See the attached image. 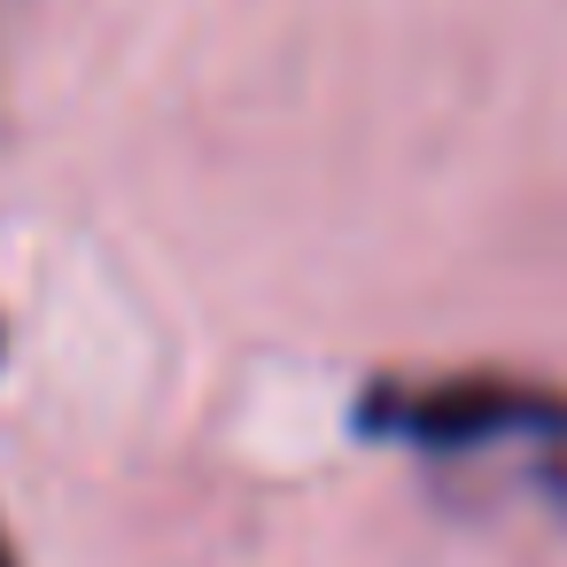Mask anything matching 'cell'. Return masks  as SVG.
I'll return each instance as SVG.
<instances>
[{
  "instance_id": "2",
  "label": "cell",
  "mask_w": 567,
  "mask_h": 567,
  "mask_svg": "<svg viewBox=\"0 0 567 567\" xmlns=\"http://www.w3.org/2000/svg\"><path fill=\"white\" fill-rule=\"evenodd\" d=\"M0 567H17V551H9V528H0Z\"/></svg>"
},
{
  "instance_id": "1",
  "label": "cell",
  "mask_w": 567,
  "mask_h": 567,
  "mask_svg": "<svg viewBox=\"0 0 567 567\" xmlns=\"http://www.w3.org/2000/svg\"><path fill=\"white\" fill-rule=\"evenodd\" d=\"M358 435L420 458H528L544 482L567 466V396L544 381H373Z\"/></svg>"
}]
</instances>
